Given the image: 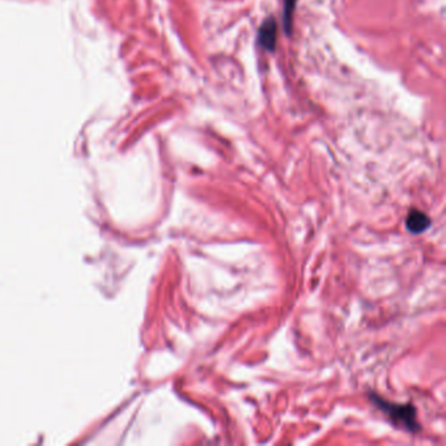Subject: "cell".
Instances as JSON below:
<instances>
[{
    "instance_id": "7a4b0ae2",
    "label": "cell",
    "mask_w": 446,
    "mask_h": 446,
    "mask_svg": "<svg viewBox=\"0 0 446 446\" xmlns=\"http://www.w3.org/2000/svg\"><path fill=\"white\" fill-rule=\"evenodd\" d=\"M406 225H407V229L410 232H424L425 229H428V227L430 225V219L424 212L419 211V210H412L411 212L407 216Z\"/></svg>"
},
{
    "instance_id": "6da1fadb",
    "label": "cell",
    "mask_w": 446,
    "mask_h": 446,
    "mask_svg": "<svg viewBox=\"0 0 446 446\" xmlns=\"http://www.w3.org/2000/svg\"><path fill=\"white\" fill-rule=\"evenodd\" d=\"M373 399L376 401L378 407L387 413L396 427H402L407 430L415 432L419 429V424L416 421V412L410 404H389L387 401L373 395Z\"/></svg>"
},
{
    "instance_id": "277c9868",
    "label": "cell",
    "mask_w": 446,
    "mask_h": 446,
    "mask_svg": "<svg viewBox=\"0 0 446 446\" xmlns=\"http://www.w3.org/2000/svg\"><path fill=\"white\" fill-rule=\"evenodd\" d=\"M296 0H285V7H284V24L285 29L288 28V24H291L292 12L295 8Z\"/></svg>"
},
{
    "instance_id": "3957f363",
    "label": "cell",
    "mask_w": 446,
    "mask_h": 446,
    "mask_svg": "<svg viewBox=\"0 0 446 446\" xmlns=\"http://www.w3.org/2000/svg\"><path fill=\"white\" fill-rule=\"evenodd\" d=\"M259 43L267 50H274L276 45V23L274 18L266 20L265 24L261 26Z\"/></svg>"
}]
</instances>
